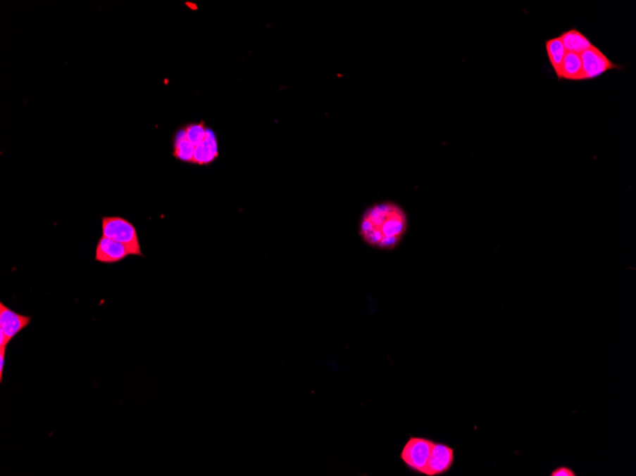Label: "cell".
Returning <instances> with one entry per match:
<instances>
[{"instance_id": "obj_1", "label": "cell", "mask_w": 636, "mask_h": 476, "mask_svg": "<svg viewBox=\"0 0 636 476\" xmlns=\"http://www.w3.org/2000/svg\"><path fill=\"white\" fill-rule=\"evenodd\" d=\"M409 219L401 205L392 201L375 202L364 211L359 221V236L370 247L391 251L407 233Z\"/></svg>"}, {"instance_id": "obj_2", "label": "cell", "mask_w": 636, "mask_h": 476, "mask_svg": "<svg viewBox=\"0 0 636 476\" xmlns=\"http://www.w3.org/2000/svg\"><path fill=\"white\" fill-rule=\"evenodd\" d=\"M102 236L123 243L134 256L143 257L142 247L134 224L120 217L102 218Z\"/></svg>"}, {"instance_id": "obj_3", "label": "cell", "mask_w": 636, "mask_h": 476, "mask_svg": "<svg viewBox=\"0 0 636 476\" xmlns=\"http://www.w3.org/2000/svg\"><path fill=\"white\" fill-rule=\"evenodd\" d=\"M432 444L434 442L428 438L411 437L402 449L400 459L411 472L424 475Z\"/></svg>"}, {"instance_id": "obj_4", "label": "cell", "mask_w": 636, "mask_h": 476, "mask_svg": "<svg viewBox=\"0 0 636 476\" xmlns=\"http://www.w3.org/2000/svg\"><path fill=\"white\" fill-rule=\"evenodd\" d=\"M580 58L584 80L595 79L609 70L622 69L621 65L611 61L599 48L594 45L583 51Z\"/></svg>"}, {"instance_id": "obj_5", "label": "cell", "mask_w": 636, "mask_h": 476, "mask_svg": "<svg viewBox=\"0 0 636 476\" xmlns=\"http://www.w3.org/2000/svg\"><path fill=\"white\" fill-rule=\"evenodd\" d=\"M31 316L21 315L0 304V334H2L0 350L6 352L11 340L31 323Z\"/></svg>"}, {"instance_id": "obj_6", "label": "cell", "mask_w": 636, "mask_h": 476, "mask_svg": "<svg viewBox=\"0 0 636 476\" xmlns=\"http://www.w3.org/2000/svg\"><path fill=\"white\" fill-rule=\"evenodd\" d=\"M454 462V450L444 443H435L432 446L431 453L424 475L438 476L448 472Z\"/></svg>"}, {"instance_id": "obj_7", "label": "cell", "mask_w": 636, "mask_h": 476, "mask_svg": "<svg viewBox=\"0 0 636 476\" xmlns=\"http://www.w3.org/2000/svg\"><path fill=\"white\" fill-rule=\"evenodd\" d=\"M130 255L127 246L110 238L102 236L97 243L96 261L101 264H116Z\"/></svg>"}, {"instance_id": "obj_8", "label": "cell", "mask_w": 636, "mask_h": 476, "mask_svg": "<svg viewBox=\"0 0 636 476\" xmlns=\"http://www.w3.org/2000/svg\"><path fill=\"white\" fill-rule=\"evenodd\" d=\"M219 155L218 143L215 132L208 129L205 139L194 148L193 164L209 165Z\"/></svg>"}, {"instance_id": "obj_9", "label": "cell", "mask_w": 636, "mask_h": 476, "mask_svg": "<svg viewBox=\"0 0 636 476\" xmlns=\"http://www.w3.org/2000/svg\"><path fill=\"white\" fill-rule=\"evenodd\" d=\"M559 39L561 40L566 51L578 53V55H581L583 51L588 50L594 45L585 34H582L575 28L562 32L559 35Z\"/></svg>"}, {"instance_id": "obj_10", "label": "cell", "mask_w": 636, "mask_h": 476, "mask_svg": "<svg viewBox=\"0 0 636 476\" xmlns=\"http://www.w3.org/2000/svg\"><path fill=\"white\" fill-rule=\"evenodd\" d=\"M559 80L584 81L580 55L569 51L566 53Z\"/></svg>"}, {"instance_id": "obj_11", "label": "cell", "mask_w": 636, "mask_h": 476, "mask_svg": "<svg viewBox=\"0 0 636 476\" xmlns=\"http://www.w3.org/2000/svg\"><path fill=\"white\" fill-rule=\"evenodd\" d=\"M173 154L177 160L184 162V163L193 164L194 146L187 139L183 129H180L175 135L174 153Z\"/></svg>"}, {"instance_id": "obj_12", "label": "cell", "mask_w": 636, "mask_h": 476, "mask_svg": "<svg viewBox=\"0 0 636 476\" xmlns=\"http://www.w3.org/2000/svg\"><path fill=\"white\" fill-rule=\"evenodd\" d=\"M545 46L549 64H551V67H553L554 74H556L557 78H559L563 60H564L565 55L567 51H566L559 37L547 40Z\"/></svg>"}, {"instance_id": "obj_13", "label": "cell", "mask_w": 636, "mask_h": 476, "mask_svg": "<svg viewBox=\"0 0 636 476\" xmlns=\"http://www.w3.org/2000/svg\"><path fill=\"white\" fill-rule=\"evenodd\" d=\"M183 129L185 131L187 139L190 141L192 144L194 146V148L205 139L208 131V128H206L203 123L190 124V125L186 126Z\"/></svg>"}, {"instance_id": "obj_14", "label": "cell", "mask_w": 636, "mask_h": 476, "mask_svg": "<svg viewBox=\"0 0 636 476\" xmlns=\"http://www.w3.org/2000/svg\"><path fill=\"white\" fill-rule=\"evenodd\" d=\"M551 476H575L576 473L567 466L559 467L551 472Z\"/></svg>"}, {"instance_id": "obj_15", "label": "cell", "mask_w": 636, "mask_h": 476, "mask_svg": "<svg viewBox=\"0 0 636 476\" xmlns=\"http://www.w3.org/2000/svg\"><path fill=\"white\" fill-rule=\"evenodd\" d=\"M5 354H0V383L4 380V365H5Z\"/></svg>"}]
</instances>
